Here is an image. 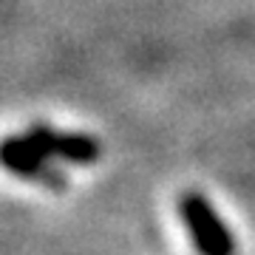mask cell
Instances as JSON below:
<instances>
[{
  "mask_svg": "<svg viewBox=\"0 0 255 255\" xmlns=\"http://www.w3.org/2000/svg\"><path fill=\"white\" fill-rule=\"evenodd\" d=\"M54 156L74 164H94L100 162L102 145L88 133H60L54 136Z\"/></svg>",
  "mask_w": 255,
  "mask_h": 255,
  "instance_id": "3",
  "label": "cell"
},
{
  "mask_svg": "<svg viewBox=\"0 0 255 255\" xmlns=\"http://www.w3.org/2000/svg\"><path fill=\"white\" fill-rule=\"evenodd\" d=\"M179 213L190 230V238L199 255H236L233 233L224 227V221L216 216L210 201L199 193H184L179 199Z\"/></svg>",
  "mask_w": 255,
  "mask_h": 255,
  "instance_id": "1",
  "label": "cell"
},
{
  "mask_svg": "<svg viewBox=\"0 0 255 255\" xmlns=\"http://www.w3.org/2000/svg\"><path fill=\"white\" fill-rule=\"evenodd\" d=\"M3 164H6L9 170H14L17 176L37 179L40 184H46L51 190H65V187H68V179H65L57 167L48 164V159L28 142L26 133L6 139V145H3Z\"/></svg>",
  "mask_w": 255,
  "mask_h": 255,
  "instance_id": "2",
  "label": "cell"
}]
</instances>
